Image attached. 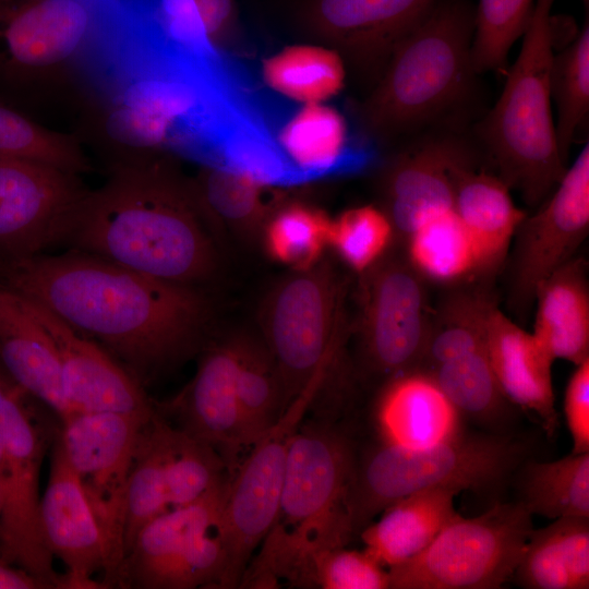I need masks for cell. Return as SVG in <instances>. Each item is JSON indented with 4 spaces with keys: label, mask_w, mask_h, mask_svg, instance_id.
<instances>
[{
    "label": "cell",
    "mask_w": 589,
    "mask_h": 589,
    "mask_svg": "<svg viewBox=\"0 0 589 589\" xmlns=\"http://www.w3.org/2000/svg\"><path fill=\"white\" fill-rule=\"evenodd\" d=\"M459 414L433 376L421 369L385 380L374 407L381 442L406 448L456 437Z\"/></svg>",
    "instance_id": "23"
},
{
    "label": "cell",
    "mask_w": 589,
    "mask_h": 589,
    "mask_svg": "<svg viewBox=\"0 0 589 589\" xmlns=\"http://www.w3.org/2000/svg\"><path fill=\"white\" fill-rule=\"evenodd\" d=\"M476 8L469 0H436L390 53L362 120L387 137L428 121L466 93L473 70Z\"/></svg>",
    "instance_id": "5"
},
{
    "label": "cell",
    "mask_w": 589,
    "mask_h": 589,
    "mask_svg": "<svg viewBox=\"0 0 589 589\" xmlns=\"http://www.w3.org/2000/svg\"><path fill=\"white\" fill-rule=\"evenodd\" d=\"M0 514H1V500H0ZM0 562H2L1 555H0ZM3 563H4V562H3Z\"/></svg>",
    "instance_id": "49"
},
{
    "label": "cell",
    "mask_w": 589,
    "mask_h": 589,
    "mask_svg": "<svg viewBox=\"0 0 589 589\" xmlns=\"http://www.w3.org/2000/svg\"><path fill=\"white\" fill-rule=\"evenodd\" d=\"M260 336L277 365L288 407L324 384L347 340L345 287L329 262L278 280L260 310Z\"/></svg>",
    "instance_id": "7"
},
{
    "label": "cell",
    "mask_w": 589,
    "mask_h": 589,
    "mask_svg": "<svg viewBox=\"0 0 589 589\" xmlns=\"http://www.w3.org/2000/svg\"><path fill=\"white\" fill-rule=\"evenodd\" d=\"M37 401L8 374L0 388V555L52 589H68L53 568L40 521V468L60 420L56 425L47 419Z\"/></svg>",
    "instance_id": "9"
},
{
    "label": "cell",
    "mask_w": 589,
    "mask_h": 589,
    "mask_svg": "<svg viewBox=\"0 0 589 589\" xmlns=\"http://www.w3.org/2000/svg\"><path fill=\"white\" fill-rule=\"evenodd\" d=\"M532 334L551 357L578 365L589 359V287L586 262L573 257L537 288Z\"/></svg>",
    "instance_id": "28"
},
{
    "label": "cell",
    "mask_w": 589,
    "mask_h": 589,
    "mask_svg": "<svg viewBox=\"0 0 589 589\" xmlns=\"http://www.w3.org/2000/svg\"><path fill=\"white\" fill-rule=\"evenodd\" d=\"M554 0H536L518 57L483 134L501 179L529 205L543 201L566 171L551 109Z\"/></svg>",
    "instance_id": "6"
},
{
    "label": "cell",
    "mask_w": 589,
    "mask_h": 589,
    "mask_svg": "<svg viewBox=\"0 0 589 589\" xmlns=\"http://www.w3.org/2000/svg\"><path fill=\"white\" fill-rule=\"evenodd\" d=\"M406 241L408 262L422 277L454 283L483 271L478 249L455 208L429 220Z\"/></svg>",
    "instance_id": "35"
},
{
    "label": "cell",
    "mask_w": 589,
    "mask_h": 589,
    "mask_svg": "<svg viewBox=\"0 0 589 589\" xmlns=\"http://www.w3.org/2000/svg\"><path fill=\"white\" fill-rule=\"evenodd\" d=\"M173 157L109 165L107 180L80 200L64 243L156 279L200 288L212 280L217 238Z\"/></svg>",
    "instance_id": "3"
},
{
    "label": "cell",
    "mask_w": 589,
    "mask_h": 589,
    "mask_svg": "<svg viewBox=\"0 0 589 589\" xmlns=\"http://www.w3.org/2000/svg\"><path fill=\"white\" fill-rule=\"evenodd\" d=\"M486 352L505 398L533 412L552 435L557 413L552 385L554 359L548 350L494 304L486 324Z\"/></svg>",
    "instance_id": "24"
},
{
    "label": "cell",
    "mask_w": 589,
    "mask_h": 589,
    "mask_svg": "<svg viewBox=\"0 0 589 589\" xmlns=\"http://www.w3.org/2000/svg\"><path fill=\"white\" fill-rule=\"evenodd\" d=\"M522 503L456 515L418 555L388 570L390 589H496L510 579L532 531Z\"/></svg>",
    "instance_id": "11"
},
{
    "label": "cell",
    "mask_w": 589,
    "mask_h": 589,
    "mask_svg": "<svg viewBox=\"0 0 589 589\" xmlns=\"http://www.w3.org/2000/svg\"><path fill=\"white\" fill-rule=\"evenodd\" d=\"M533 0H479L471 46L477 72L504 67L513 44L525 33Z\"/></svg>",
    "instance_id": "43"
},
{
    "label": "cell",
    "mask_w": 589,
    "mask_h": 589,
    "mask_svg": "<svg viewBox=\"0 0 589 589\" xmlns=\"http://www.w3.org/2000/svg\"><path fill=\"white\" fill-rule=\"evenodd\" d=\"M465 153L432 142L397 157L384 178L385 213L405 240L429 220L454 209V169Z\"/></svg>",
    "instance_id": "22"
},
{
    "label": "cell",
    "mask_w": 589,
    "mask_h": 589,
    "mask_svg": "<svg viewBox=\"0 0 589 589\" xmlns=\"http://www.w3.org/2000/svg\"><path fill=\"white\" fill-rule=\"evenodd\" d=\"M589 230V146L566 169L551 195L519 223L510 287V305L526 313L539 285L575 257ZM513 237V238H514Z\"/></svg>",
    "instance_id": "17"
},
{
    "label": "cell",
    "mask_w": 589,
    "mask_h": 589,
    "mask_svg": "<svg viewBox=\"0 0 589 589\" xmlns=\"http://www.w3.org/2000/svg\"><path fill=\"white\" fill-rule=\"evenodd\" d=\"M459 413L497 418L507 400L491 368L486 346L444 362L429 372Z\"/></svg>",
    "instance_id": "41"
},
{
    "label": "cell",
    "mask_w": 589,
    "mask_h": 589,
    "mask_svg": "<svg viewBox=\"0 0 589 589\" xmlns=\"http://www.w3.org/2000/svg\"><path fill=\"white\" fill-rule=\"evenodd\" d=\"M518 444L496 436L457 435L421 448L381 442L356 458L351 509L356 532L390 503L411 493L485 489L503 480L520 457Z\"/></svg>",
    "instance_id": "8"
},
{
    "label": "cell",
    "mask_w": 589,
    "mask_h": 589,
    "mask_svg": "<svg viewBox=\"0 0 589 589\" xmlns=\"http://www.w3.org/2000/svg\"><path fill=\"white\" fill-rule=\"evenodd\" d=\"M309 588L323 589H388V570L364 550L346 546L318 555L311 568Z\"/></svg>",
    "instance_id": "45"
},
{
    "label": "cell",
    "mask_w": 589,
    "mask_h": 589,
    "mask_svg": "<svg viewBox=\"0 0 589 589\" xmlns=\"http://www.w3.org/2000/svg\"><path fill=\"white\" fill-rule=\"evenodd\" d=\"M277 139L289 160L314 180L362 171L375 159L372 148L351 142L346 119L325 103L297 105Z\"/></svg>",
    "instance_id": "26"
},
{
    "label": "cell",
    "mask_w": 589,
    "mask_h": 589,
    "mask_svg": "<svg viewBox=\"0 0 589 589\" xmlns=\"http://www.w3.org/2000/svg\"><path fill=\"white\" fill-rule=\"evenodd\" d=\"M436 0H301L296 17L311 41L362 70L385 65Z\"/></svg>",
    "instance_id": "18"
},
{
    "label": "cell",
    "mask_w": 589,
    "mask_h": 589,
    "mask_svg": "<svg viewBox=\"0 0 589 589\" xmlns=\"http://www.w3.org/2000/svg\"><path fill=\"white\" fill-rule=\"evenodd\" d=\"M166 479L169 508L185 506L230 476L219 453L167 421Z\"/></svg>",
    "instance_id": "39"
},
{
    "label": "cell",
    "mask_w": 589,
    "mask_h": 589,
    "mask_svg": "<svg viewBox=\"0 0 589 589\" xmlns=\"http://www.w3.org/2000/svg\"><path fill=\"white\" fill-rule=\"evenodd\" d=\"M330 218L304 203L279 204L268 217L262 240L268 255L293 271L311 268L328 245Z\"/></svg>",
    "instance_id": "38"
},
{
    "label": "cell",
    "mask_w": 589,
    "mask_h": 589,
    "mask_svg": "<svg viewBox=\"0 0 589 589\" xmlns=\"http://www.w3.org/2000/svg\"><path fill=\"white\" fill-rule=\"evenodd\" d=\"M564 412L575 454L589 453V359L576 365L565 390Z\"/></svg>",
    "instance_id": "46"
},
{
    "label": "cell",
    "mask_w": 589,
    "mask_h": 589,
    "mask_svg": "<svg viewBox=\"0 0 589 589\" xmlns=\"http://www.w3.org/2000/svg\"><path fill=\"white\" fill-rule=\"evenodd\" d=\"M0 363L29 395L61 419L68 402L59 353L48 330L10 292L0 288Z\"/></svg>",
    "instance_id": "25"
},
{
    "label": "cell",
    "mask_w": 589,
    "mask_h": 589,
    "mask_svg": "<svg viewBox=\"0 0 589 589\" xmlns=\"http://www.w3.org/2000/svg\"><path fill=\"white\" fill-rule=\"evenodd\" d=\"M96 55L82 76L73 134L109 165L169 154L243 170L274 147V99L212 41L152 36L122 10Z\"/></svg>",
    "instance_id": "1"
},
{
    "label": "cell",
    "mask_w": 589,
    "mask_h": 589,
    "mask_svg": "<svg viewBox=\"0 0 589 589\" xmlns=\"http://www.w3.org/2000/svg\"><path fill=\"white\" fill-rule=\"evenodd\" d=\"M236 335V392L245 444L250 448L287 407L277 365L260 334Z\"/></svg>",
    "instance_id": "33"
},
{
    "label": "cell",
    "mask_w": 589,
    "mask_h": 589,
    "mask_svg": "<svg viewBox=\"0 0 589 589\" xmlns=\"http://www.w3.org/2000/svg\"><path fill=\"white\" fill-rule=\"evenodd\" d=\"M230 476L196 501L147 522L116 576L117 588L221 589L226 557L219 520Z\"/></svg>",
    "instance_id": "12"
},
{
    "label": "cell",
    "mask_w": 589,
    "mask_h": 589,
    "mask_svg": "<svg viewBox=\"0 0 589 589\" xmlns=\"http://www.w3.org/2000/svg\"><path fill=\"white\" fill-rule=\"evenodd\" d=\"M584 1H586V2H587L588 0H584Z\"/></svg>",
    "instance_id": "51"
},
{
    "label": "cell",
    "mask_w": 589,
    "mask_h": 589,
    "mask_svg": "<svg viewBox=\"0 0 589 589\" xmlns=\"http://www.w3.org/2000/svg\"><path fill=\"white\" fill-rule=\"evenodd\" d=\"M494 303L488 294L459 291L440 306L418 369L431 372L440 364L486 346V324Z\"/></svg>",
    "instance_id": "37"
},
{
    "label": "cell",
    "mask_w": 589,
    "mask_h": 589,
    "mask_svg": "<svg viewBox=\"0 0 589 589\" xmlns=\"http://www.w3.org/2000/svg\"><path fill=\"white\" fill-rule=\"evenodd\" d=\"M0 155L47 164L81 175L91 164L77 137L48 129L0 103Z\"/></svg>",
    "instance_id": "40"
},
{
    "label": "cell",
    "mask_w": 589,
    "mask_h": 589,
    "mask_svg": "<svg viewBox=\"0 0 589 589\" xmlns=\"http://www.w3.org/2000/svg\"><path fill=\"white\" fill-rule=\"evenodd\" d=\"M513 578L528 589L589 588V518L532 529Z\"/></svg>",
    "instance_id": "30"
},
{
    "label": "cell",
    "mask_w": 589,
    "mask_h": 589,
    "mask_svg": "<svg viewBox=\"0 0 589 589\" xmlns=\"http://www.w3.org/2000/svg\"><path fill=\"white\" fill-rule=\"evenodd\" d=\"M394 236L385 211L364 205L349 208L330 220L328 245L349 267L362 274L385 255Z\"/></svg>",
    "instance_id": "44"
},
{
    "label": "cell",
    "mask_w": 589,
    "mask_h": 589,
    "mask_svg": "<svg viewBox=\"0 0 589 589\" xmlns=\"http://www.w3.org/2000/svg\"><path fill=\"white\" fill-rule=\"evenodd\" d=\"M0 589H52V587L21 567L0 562Z\"/></svg>",
    "instance_id": "48"
},
{
    "label": "cell",
    "mask_w": 589,
    "mask_h": 589,
    "mask_svg": "<svg viewBox=\"0 0 589 589\" xmlns=\"http://www.w3.org/2000/svg\"><path fill=\"white\" fill-rule=\"evenodd\" d=\"M152 417L72 411L59 419V441L106 539L109 574L105 588L115 586L124 556L127 483L141 432Z\"/></svg>",
    "instance_id": "14"
},
{
    "label": "cell",
    "mask_w": 589,
    "mask_h": 589,
    "mask_svg": "<svg viewBox=\"0 0 589 589\" xmlns=\"http://www.w3.org/2000/svg\"><path fill=\"white\" fill-rule=\"evenodd\" d=\"M551 95L557 107V143L566 159L576 132L589 111L588 23L564 51L553 57Z\"/></svg>",
    "instance_id": "42"
},
{
    "label": "cell",
    "mask_w": 589,
    "mask_h": 589,
    "mask_svg": "<svg viewBox=\"0 0 589 589\" xmlns=\"http://www.w3.org/2000/svg\"><path fill=\"white\" fill-rule=\"evenodd\" d=\"M7 1H11V0H0V2H7Z\"/></svg>",
    "instance_id": "50"
},
{
    "label": "cell",
    "mask_w": 589,
    "mask_h": 589,
    "mask_svg": "<svg viewBox=\"0 0 589 589\" xmlns=\"http://www.w3.org/2000/svg\"><path fill=\"white\" fill-rule=\"evenodd\" d=\"M86 190L76 173L0 155V260L46 253L64 243Z\"/></svg>",
    "instance_id": "16"
},
{
    "label": "cell",
    "mask_w": 589,
    "mask_h": 589,
    "mask_svg": "<svg viewBox=\"0 0 589 589\" xmlns=\"http://www.w3.org/2000/svg\"><path fill=\"white\" fill-rule=\"evenodd\" d=\"M166 425L167 420L156 410L141 432L125 491L124 555L147 522L170 510L165 467Z\"/></svg>",
    "instance_id": "34"
},
{
    "label": "cell",
    "mask_w": 589,
    "mask_h": 589,
    "mask_svg": "<svg viewBox=\"0 0 589 589\" xmlns=\"http://www.w3.org/2000/svg\"><path fill=\"white\" fill-rule=\"evenodd\" d=\"M313 385L250 448L230 476L219 520L226 565L221 588H237L255 551L269 531L279 505L293 434L318 397Z\"/></svg>",
    "instance_id": "13"
},
{
    "label": "cell",
    "mask_w": 589,
    "mask_h": 589,
    "mask_svg": "<svg viewBox=\"0 0 589 589\" xmlns=\"http://www.w3.org/2000/svg\"><path fill=\"white\" fill-rule=\"evenodd\" d=\"M199 354L190 382L155 407L172 425L214 447L231 476L248 448L236 392L237 335L209 339Z\"/></svg>",
    "instance_id": "19"
},
{
    "label": "cell",
    "mask_w": 589,
    "mask_h": 589,
    "mask_svg": "<svg viewBox=\"0 0 589 589\" xmlns=\"http://www.w3.org/2000/svg\"><path fill=\"white\" fill-rule=\"evenodd\" d=\"M0 288L99 344L143 385L199 354L211 338L214 309L202 288L83 251L0 260Z\"/></svg>",
    "instance_id": "2"
},
{
    "label": "cell",
    "mask_w": 589,
    "mask_h": 589,
    "mask_svg": "<svg viewBox=\"0 0 589 589\" xmlns=\"http://www.w3.org/2000/svg\"><path fill=\"white\" fill-rule=\"evenodd\" d=\"M361 275L358 334L366 368L385 380L418 369L431 327L422 276L387 255Z\"/></svg>",
    "instance_id": "15"
},
{
    "label": "cell",
    "mask_w": 589,
    "mask_h": 589,
    "mask_svg": "<svg viewBox=\"0 0 589 589\" xmlns=\"http://www.w3.org/2000/svg\"><path fill=\"white\" fill-rule=\"evenodd\" d=\"M266 85L298 105L326 103L345 84L344 58L318 43L285 47L262 64Z\"/></svg>",
    "instance_id": "32"
},
{
    "label": "cell",
    "mask_w": 589,
    "mask_h": 589,
    "mask_svg": "<svg viewBox=\"0 0 589 589\" xmlns=\"http://www.w3.org/2000/svg\"><path fill=\"white\" fill-rule=\"evenodd\" d=\"M454 208L478 249L483 271L495 268L525 217L507 184L472 169L465 154L454 169Z\"/></svg>",
    "instance_id": "29"
},
{
    "label": "cell",
    "mask_w": 589,
    "mask_h": 589,
    "mask_svg": "<svg viewBox=\"0 0 589 589\" xmlns=\"http://www.w3.org/2000/svg\"><path fill=\"white\" fill-rule=\"evenodd\" d=\"M205 33L218 48L231 52L241 29L235 0H193Z\"/></svg>",
    "instance_id": "47"
},
{
    "label": "cell",
    "mask_w": 589,
    "mask_h": 589,
    "mask_svg": "<svg viewBox=\"0 0 589 589\" xmlns=\"http://www.w3.org/2000/svg\"><path fill=\"white\" fill-rule=\"evenodd\" d=\"M118 0H11L0 2V74L52 95L83 71Z\"/></svg>",
    "instance_id": "10"
},
{
    "label": "cell",
    "mask_w": 589,
    "mask_h": 589,
    "mask_svg": "<svg viewBox=\"0 0 589 589\" xmlns=\"http://www.w3.org/2000/svg\"><path fill=\"white\" fill-rule=\"evenodd\" d=\"M453 488H433L406 495L386 506L361 531L364 551L389 569L422 552L457 515Z\"/></svg>",
    "instance_id": "27"
},
{
    "label": "cell",
    "mask_w": 589,
    "mask_h": 589,
    "mask_svg": "<svg viewBox=\"0 0 589 589\" xmlns=\"http://www.w3.org/2000/svg\"><path fill=\"white\" fill-rule=\"evenodd\" d=\"M521 492L531 515L589 518V453L528 465Z\"/></svg>",
    "instance_id": "36"
},
{
    "label": "cell",
    "mask_w": 589,
    "mask_h": 589,
    "mask_svg": "<svg viewBox=\"0 0 589 589\" xmlns=\"http://www.w3.org/2000/svg\"><path fill=\"white\" fill-rule=\"evenodd\" d=\"M193 183L216 238L252 242L279 205L268 195L274 187L228 169L201 166Z\"/></svg>",
    "instance_id": "31"
},
{
    "label": "cell",
    "mask_w": 589,
    "mask_h": 589,
    "mask_svg": "<svg viewBox=\"0 0 589 589\" xmlns=\"http://www.w3.org/2000/svg\"><path fill=\"white\" fill-rule=\"evenodd\" d=\"M15 298L53 339L63 393L74 411L119 412L144 418L156 412L155 401L147 396L144 385L105 348L39 304Z\"/></svg>",
    "instance_id": "21"
},
{
    "label": "cell",
    "mask_w": 589,
    "mask_h": 589,
    "mask_svg": "<svg viewBox=\"0 0 589 589\" xmlns=\"http://www.w3.org/2000/svg\"><path fill=\"white\" fill-rule=\"evenodd\" d=\"M40 521L48 549L67 568L68 589L105 588L109 574L106 539L58 434L40 498Z\"/></svg>",
    "instance_id": "20"
},
{
    "label": "cell",
    "mask_w": 589,
    "mask_h": 589,
    "mask_svg": "<svg viewBox=\"0 0 589 589\" xmlns=\"http://www.w3.org/2000/svg\"><path fill=\"white\" fill-rule=\"evenodd\" d=\"M356 452L329 421H303L292 436L274 522L243 574L240 588L287 582L309 588L315 558L346 546L356 533L351 488Z\"/></svg>",
    "instance_id": "4"
}]
</instances>
